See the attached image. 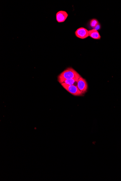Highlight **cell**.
<instances>
[{
	"instance_id": "1",
	"label": "cell",
	"mask_w": 121,
	"mask_h": 181,
	"mask_svg": "<svg viewBox=\"0 0 121 181\" xmlns=\"http://www.w3.org/2000/svg\"><path fill=\"white\" fill-rule=\"evenodd\" d=\"M81 77L80 74L73 68H68L58 76V81L61 84L67 80Z\"/></svg>"
},
{
	"instance_id": "2",
	"label": "cell",
	"mask_w": 121,
	"mask_h": 181,
	"mask_svg": "<svg viewBox=\"0 0 121 181\" xmlns=\"http://www.w3.org/2000/svg\"><path fill=\"white\" fill-rule=\"evenodd\" d=\"M61 85L68 92L70 93L73 95L76 96H82L83 95L82 93L79 90L77 85H69L65 83L61 84Z\"/></svg>"
},
{
	"instance_id": "3",
	"label": "cell",
	"mask_w": 121,
	"mask_h": 181,
	"mask_svg": "<svg viewBox=\"0 0 121 181\" xmlns=\"http://www.w3.org/2000/svg\"><path fill=\"white\" fill-rule=\"evenodd\" d=\"M77 86L79 90L83 94L87 92L88 84L87 81L82 77L79 78L77 82Z\"/></svg>"
},
{
	"instance_id": "4",
	"label": "cell",
	"mask_w": 121,
	"mask_h": 181,
	"mask_svg": "<svg viewBox=\"0 0 121 181\" xmlns=\"http://www.w3.org/2000/svg\"><path fill=\"white\" fill-rule=\"evenodd\" d=\"M75 34L78 38L84 39L89 36V31L83 27L78 28L76 31Z\"/></svg>"
},
{
	"instance_id": "5",
	"label": "cell",
	"mask_w": 121,
	"mask_h": 181,
	"mask_svg": "<svg viewBox=\"0 0 121 181\" xmlns=\"http://www.w3.org/2000/svg\"><path fill=\"white\" fill-rule=\"evenodd\" d=\"M68 16V15L66 12L63 11H59L56 14V20L59 23L64 22L67 19Z\"/></svg>"
},
{
	"instance_id": "6",
	"label": "cell",
	"mask_w": 121,
	"mask_h": 181,
	"mask_svg": "<svg viewBox=\"0 0 121 181\" xmlns=\"http://www.w3.org/2000/svg\"><path fill=\"white\" fill-rule=\"evenodd\" d=\"M89 36L92 39H100L101 36L98 31L96 29H94L89 31Z\"/></svg>"
},
{
	"instance_id": "7",
	"label": "cell",
	"mask_w": 121,
	"mask_h": 181,
	"mask_svg": "<svg viewBox=\"0 0 121 181\" xmlns=\"http://www.w3.org/2000/svg\"><path fill=\"white\" fill-rule=\"evenodd\" d=\"M79 78L80 77H77L74 78V79L67 80L64 81L63 83H65L67 85H73L75 83H77V81L78 80Z\"/></svg>"
},
{
	"instance_id": "8",
	"label": "cell",
	"mask_w": 121,
	"mask_h": 181,
	"mask_svg": "<svg viewBox=\"0 0 121 181\" xmlns=\"http://www.w3.org/2000/svg\"><path fill=\"white\" fill-rule=\"evenodd\" d=\"M89 24L91 27L95 29L99 25V23L97 19H94L91 20Z\"/></svg>"
}]
</instances>
